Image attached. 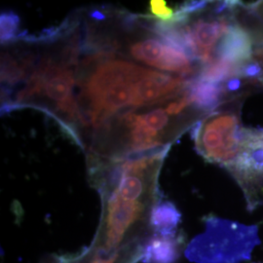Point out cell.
Here are the masks:
<instances>
[{
    "label": "cell",
    "mask_w": 263,
    "mask_h": 263,
    "mask_svg": "<svg viewBox=\"0 0 263 263\" xmlns=\"http://www.w3.org/2000/svg\"><path fill=\"white\" fill-rule=\"evenodd\" d=\"M169 149L87 161L91 185L101 196L102 213L86 254L100 259L129 256L137 260L145 254L159 205L160 171Z\"/></svg>",
    "instance_id": "obj_1"
},
{
    "label": "cell",
    "mask_w": 263,
    "mask_h": 263,
    "mask_svg": "<svg viewBox=\"0 0 263 263\" xmlns=\"http://www.w3.org/2000/svg\"><path fill=\"white\" fill-rule=\"evenodd\" d=\"M193 80V79H192ZM192 80L143 66L82 37L76 66V142L84 149L92 135L115 117L163 103Z\"/></svg>",
    "instance_id": "obj_2"
},
{
    "label": "cell",
    "mask_w": 263,
    "mask_h": 263,
    "mask_svg": "<svg viewBox=\"0 0 263 263\" xmlns=\"http://www.w3.org/2000/svg\"><path fill=\"white\" fill-rule=\"evenodd\" d=\"M76 12L82 36L90 44L173 76L189 80L199 76L200 65L160 32L153 16L133 14L112 6L88 7Z\"/></svg>",
    "instance_id": "obj_3"
},
{
    "label": "cell",
    "mask_w": 263,
    "mask_h": 263,
    "mask_svg": "<svg viewBox=\"0 0 263 263\" xmlns=\"http://www.w3.org/2000/svg\"><path fill=\"white\" fill-rule=\"evenodd\" d=\"M207 114L187 88L169 100L115 117L92 135L87 160L124 159L170 148L184 132Z\"/></svg>",
    "instance_id": "obj_4"
},
{
    "label": "cell",
    "mask_w": 263,
    "mask_h": 263,
    "mask_svg": "<svg viewBox=\"0 0 263 263\" xmlns=\"http://www.w3.org/2000/svg\"><path fill=\"white\" fill-rule=\"evenodd\" d=\"M239 105L238 99L227 100L199 121L193 133L199 154L227 170L235 162L243 139Z\"/></svg>",
    "instance_id": "obj_5"
},
{
    "label": "cell",
    "mask_w": 263,
    "mask_h": 263,
    "mask_svg": "<svg viewBox=\"0 0 263 263\" xmlns=\"http://www.w3.org/2000/svg\"><path fill=\"white\" fill-rule=\"evenodd\" d=\"M245 192L249 207L263 200V129H244L240 151L228 169Z\"/></svg>",
    "instance_id": "obj_6"
},
{
    "label": "cell",
    "mask_w": 263,
    "mask_h": 263,
    "mask_svg": "<svg viewBox=\"0 0 263 263\" xmlns=\"http://www.w3.org/2000/svg\"><path fill=\"white\" fill-rule=\"evenodd\" d=\"M237 11L246 20L239 21L259 46L263 45V2L245 5L238 3Z\"/></svg>",
    "instance_id": "obj_7"
},
{
    "label": "cell",
    "mask_w": 263,
    "mask_h": 263,
    "mask_svg": "<svg viewBox=\"0 0 263 263\" xmlns=\"http://www.w3.org/2000/svg\"><path fill=\"white\" fill-rule=\"evenodd\" d=\"M19 17L13 12L1 14V43L5 44L19 36Z\"/></svg>",
    "instance_id": "obj_8"
},
{
    "label": "cell",
    "mask_w": 263,
    "mask_h": 263,
    "mask_svg": "<svg viewBox=\"0 0 263 263\" xmlns=\"http://www.w3.org/2000/svg\"><path fill=\"white\" fill-rule=\"evenodd\" d=\"M149 10L152 16L160 21L168 22L176 15V10L172 9L163 0H152L149 2Z\"/></svg>",
    "instance_id": "obj_9"
},
{
    "label": "cell",
    "mask_w": 263,
    "mask_h": 263,
    "mask_svg": "<svg viewBox=\"0 0 263 263\" xmlns=\"http://www.w3.org/2000/svg\"><path fill=\"white\" fill-rule=\"evenodd\" d=\"M43 263H61L60 256H52V257H49L47 260H45Z\"/></svg>",
    "instance_id": "obj_10"
}]
</instances>
